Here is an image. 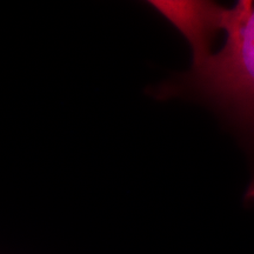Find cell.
<instances>
[{
    "label": "cell",
    "mask_w": 254,
    "mask_h": 254,
    "mask_svg": "<svg viewBox=\"0 0 254 254\" xmlns=\"http://www.w3.org/2000/svg\"><path fill=\"white\" fill-rule=\"evenodd\" d=\"M150 4L185 38L192 51V65L212 55L215 38L224 32L228 8L213 1L153 0Z\"/></svg>",
    "instance_id": "obj_2"
},
{
    "label": "cell",
    "mask_w": 254,
    "mask_h": 254,
    "mask_svg": "<svg viewBox=\"0 0 254 254\" xmlns=\"http://www.w3.org/2000/svg\"><path fill=\"white\" fill-rule=\"evenodd\" d=\"M224 45L161 86L159 97L195 98L215 110L254 161V1L228 8Z\"/></svg>",
    "instance_id": "obj_1"
}]
</instances>
